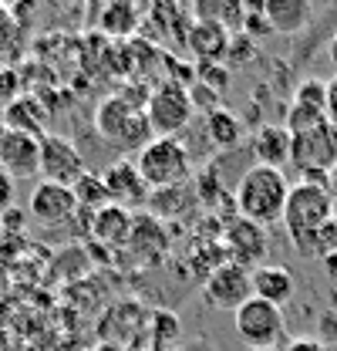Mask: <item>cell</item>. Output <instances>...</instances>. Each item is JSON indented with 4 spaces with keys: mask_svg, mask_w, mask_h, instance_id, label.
Masks as SVG:
<instances>
[{
    "mask_svg": "<svg viewBox=\"0 0 337 351\" xmlns=\"http://www.w3.org/2000/svg\"><path fill=\"white\" fill-rule=\"evenodd\" d=\"M250 284H253V298L280 307V311L294 298V277L280 263H260L256 270H250Z\"/></svg>",
    "mask_w": 337,
    "mask_h": 351,
    "instance_id": "16",
    "label": "cell"
},
{
    "mask_svg": "<svg viewBox=\"0 0 337 351\" xmlns=\"http://www.w3.org/2000/svg\"><path fill=\"white\" fill-rule=\"evenodd\" d=\"M206 135L212 138V145L229 149V145H236V142H240L243 125H240V119H236L229 108H216V112L206 115Z\"/></svg>",
    "mask_w": 337,
    "mask_h": 351,
    "instance_id": "23",
    "label": "cell"
},
{
    "mask_svg": "<svg viewBox=\"0 0 337 351\" xmlns=\"http://www.w3.org/2000/svg\"><path fill=\"white\" fill-rule=\"evenodd\" d=\"M250 351H277V348H250Z\"/></svg>",
    "mask_w": 337,
    "mask_h": 351,
    "instance_id": "35",
    "label": "cell"
},
{
    "mask_svg": "<svg viewBox=\"0 0 337 351\" xmlns=\"http://www.w3.org/2000/svg\"><path fill=\"white\" fill-rule=\"evenodd\" d=\"M84 169V159L78 152V145L58 132H47L41 138V179L44 182H58V186H75Z\"/></svg>",
    "mask_w": 337,
    "mask_h": 351,
    "instance_id": "9",
    "label": "cell"
},
{
    "mask_svg": "<svg viewBox=\"0 0 337 351\" xmlns=\"http://www.w3.org/2000/svg\"><path fill=\"white\" fill-rule=\"evenodd\" d=\"M95 351H128V348H122V345H115V341H105V345H98Z\"/></svg>",
    "mask_w": 337,
    "mask_h": 351,
    "instance_id": "33",
    "label": "cell"
},
{
    "mask_svg": "<svg viewBox=\"0 0 337 351\" xmlns=\"http://www.w3.org/2000/svg\"><path fill=\"white\" fill-rule=\"evenodd\" d=\"M263 17L270 21L273 34H297L314 17V7L307 0H266L263 3Z\"/></svg>",
    "mask_w": 337,
    "mask_h": 351,
    "instance_id": "19",
    "label": "cell"
},
{
    "mask_svg": "<svg viewBox=\"0 0 337 351\" xmlns=\"http://www.w3.org/2000/svg\"><path fill=\"white\" fill-rule=\"evenodd\" d=\"M189 101H192V108H203L206 115L216 112V108H223V95H216L212 88H206L203 82H196V85H189Z\"/></svg>",
    "mask_w": 337,
    "mask_h": 351,
    "instance_id": "28",
    "label": "cell"
},
{
    "mask_svg": "<svg viewBox=\"0 0 337 351\" xmlns=\"http://www.w3.org/2000/svg\"><path fill=\"white\" fill-rule=\"evenodd\" d=\"M7 135V122H3V112H0V138Z\"/></svg>",
    "mask_w": 337,
    "mask_h": 351,
    "instance_id": "34",
    "label": "cell"
},
{
    "mask_svg": "<svg viewBox=\"0 0 337 351\" xmlns=\"http://www.w3.org/2000/svg\"><path fill=\"white\" fill-rule=\"evenodd\" d=\"M98 27L108 34V38H132L138 27H142V10L135 3H105L101 14H98Z\"/></svg>",
    "mask_w": 337,
    "mask_h": 351,
    "instance_id": "20",
    "label": "cell"
},
{
    "mask_svg": "<svg viewBox=\"0 0 337 351\" xmlns=\"http://www.w3.org/2000/svg\"><path fill=\"white\" fill-rule=\"evenodd\" d=\"M280 351H327L317 338H294V341H287V348Z\"/></svg>",
    "mask_w": 337,
    "mask_h": 351,
    "instance_id": "31",
    "label": "cell"
},
{
    "mask_svg": "<svg viewBox=\"0 0 337 351\" xmlns=\"http://www.w3.org/2000/svg\"><path fill=\"white\" fill-rule=\"evenodd\" d=\"M186 47L203 64H223L226 47H229V31L223 24H216V21H189Z\"/></svg>",
    "mask_w": 337,
    "mask_h": 351,
    "instance_id": "14",
    "label": "cell"
},
{
    "mask_svg": "<svg viewBox=\"0 0 337 351\" xmlns=\"http://www.w3.org/2000/svg\"><path fill=\"white\" fill-rule=\"evenodd\" d=\"M287 237L303 257L317 254V237L334 223V199L331 189L314 186V182H294L287 193V206H284V219Z\"/></svg>",
    "mask_w": 337,
    "mask_h": 351,
    "instance_id": "2",
    "label": "cell"
},
{
    "mask_svg": "<svg viewBox=\"0 0 337 351\" xmlns=\"http://www.w3.org/2000/svg\"><path fill=\"white\" fill-rule=\"evenodd\" d=\"M132 162L142 176V182L159 193L182 186L192 173V159H189V149L182 145V138H152L145 149L135 152Z\"/></svg>",
    "mask_w": 337,
    "mask_h": 351,
    "instance_id": "4",
    "label": "cell"
},
{
    "mask_svg": "<svg viewBox=\"0 0 337 351\" xmlns=\"http://www.w3.org/2000/svg\"><path fill=\"white\" fill-rule=\"evenodd\" d=\"M327 58H331V64L337 68V34L331 38V44H327Z\"/></svg>",
    "mask_w": 337,
    "mask_h": 351,
    "instance_id": "32",
    "label": "cell"
},
{
    "mask_svg": "<svg viewBox=\"0 0 337 351\" xmlns=\"http://www.w3.org/2000/svg\"><path fill=\"white\" fill-rule=\"evenodd\" d=\"M0 169L14 182L41 176V138L21 135V132H7L0 138Z\"/></svg>",
    "mask_w": 337,
    "mask_h": 351,
    "instance_id": "11",
    "label": "cell"
},
{
    "mask_svg": "<svg viewBox=\"0 0 337 351\" xmlns=\"http://www.w3.org/2000/svg\"><path fill=\"white\" fill-rule=\"evenodd\" d=\"M192 101H189V88L179 82H159L149 91L145 101V119L155 138H179V132L192 122Z\"/></svg>",
    "mask_w": 337,
    "mask_h": 351,
    "instance_id": "5",
    "label": "cell"
},
{
    "mask_svg": "<svg viewBox=\"0 0 337 351\" xmlns=\"http://www.w3.org/2000/svg\"><path fill=\"white\" fill-rule=\"evenodd\" d=\"M149 338H152V348L155 351H168L179 341V317L168 314V311H155L152 324H149Z\"/></svg>",
    "mask_w": 337,
    "mask_h": 351,
    "instance_id": "24",
    "label": "cell"
},
{
    "mask_svg": "<svg viewBox=\"0 0 337 351\" xmlns=\"http://www.w3.org/2000/svg\"><path fill=\"white\" fill-rule=\"evenodd\" d=\"M101 179H105V189H108V196H112L115 206L132 210V206H142L149 199V186L142 182V176H138L132 159H118L115 166H108V173L101 176Z\"/></svg>",
    "mask_w": 337,
    "mask_h": 351,
    "instance_id": "15",
    "label": "cell"
},
{
    "mask_svg": "<svg viewBox=\"0 0 337 351\" xmlns=\"http://www.w3.org/2000/svg\"><path fill=\"white\" fill-rule=\"evenodd\" d=\"M71 193H75V203H78V213H98V210H105V206H112V196H108V189H105V179L95 173H84L75 186H71Z\"/></svg>",
    "mask_w": 337,
    "mask_h": 351,
    "instance_id": "22",
    "label": "cell"
},
{
    "mask_svg": "<svg viewBox=\"0 0 337 351\" xmlns=\"http://www.w3.org/2000/svg\"><path fill=\"white\" fill-rule=\"evenodd\" d=\"M149 91L152 88H122L108 98L98 101L95 108V132L122 149V152H138L145 149L155 135L149 129V119H145V101H149Z\"/></svg>",
    "mask_w": 337,
    "mask_h": 351,
    "instance_id": "1",
    "label": "cell"
},
{
    "mask_svg": "<svg viewBox=\"0 0 337 351\" xmlns=\"http://www.w3.org/2000/svg\"><path fill=\"white\" fill-rule=\"evenodd\" d=\"M253 156L256 166H270V169H284V162H290V132L284 125H260L253 132Z\"/></svg>",
    "mask_w": 337,
    "mask_h": 351,
    "instance_id": "18",
    "label": "cell"
},
{
    "mask_svg": "<svg viewBox=\"0 0 337 351\" xmlns=\"http://www.w3.org/2000/svg\"><path fill=\"white\" fill-rule=\"evenodd\" d=\"M196 82H203V85L212 88L216 95H223V91L229 88V68H226V64H203L199 75H196Z\"/></svg>",
    "mask_w": 337,
    "mask_h": 351,
    "instance_id": "27",
    "label": "cell"
},
{
    "mask_svg": "<svg viewBox=\"0 0 337 351\" xmlns=\"http://www.w3.org/2000/svg\"><path fill=\"white\" fill-rule=\"evenodd\" d=\"M24 54V24L10 7L0 3V68H14Z\"/></svg>",
    "mask_w": 337,
    "mask_h": 351,
    "instance_id": "21",
    "label": "cell"
},
{
    "mask_svg": "<svg viewBox=\"0 0 337 351\" xmlns=\"http://www.w3.org/2000/svg\"><path fill=\"white\" fill-rule=\"evenodd\" d=\"M287 193H290V182H287L284 169L250 166L236 182V210H240L243 219H250V223L266 230V226L284 219Z\"/></svg>",
    "mask_w": 337,
    "mask_h": 351,
    "instance_id": "3",
    "label": "cell"
},
{
    "mask_svg": "<svg viewBox=\"0 0 337 351\" xmlns=\"http://www.w3.org/2000/svg\"><path fill=\"white\" fill-rule=\"evenodd\" d=\"M226 250H229L233 263H240L247 270H256L260 261L266 257V230L250 223V219L236 217L226 226Z\"/></svg>",
    "mask_w": 337,
    "mask_h": 351,
    "instance_id": "12",
    "label": "cell"
},
{
    "mask_svg": "<svg viewBox=\"0 0 337 351\" xmlns=\"http://www.w3.org/2000/svg\"><path fill=\"white\" fill-rule=\"evenodd\" d=\"M14 199H17V182L0 169V217H3L7 210H14Z\"/></svg>",
    "mask_w": 337,
    "mask_h": 351,
    "instance_id": "29",
    "label": "cell"
},
{
    "mask_svg": "<svg viewBox=\"0 0 337 351\" xmlns=\"http://www.w3.org/2000/svg\"><path fill=\"white\" fill-rule=\"evenodd\" d=\"M290 162L300 173H327L337 162V129L331 122L290 135Z\"/></svg>",
    "mask_w": 337,
    "mask_h": 351,
    "instance_id": "8",
    "label": "cell"
},
{
    "mask_svg": "<svg viewBox=\"0 0 337 351\" xmlns=\"http://www.w3.org/2000/svg\"><path fill=\"white\" fill-rule=\"evenodd\" d=\"M297 108H310V112H324L327 105V82L324 78H303L294 91Z\"/></svg>",
    "mask_w": 337,
    "mask_h": 351,
    "instance_id": "25",
    "label": "cell"
},
{
    "mask_svg": "<svg viewBox=\"0 0 337 351\" xmlns=\"http://www.w3.org/2000/svg\"><path fill=\"white\" fill-rule=\"evenodd\" d=\"M132 230H135V213L125 206H105L91 217V233L98 243H108V247H122L132 243Z\"/></svg>",
    "mask_w": 337,
    "mask_h": 351,
    "instance_id": "17",
    "label": "cell"
},
{
    "mask_svg": "<svg viewBox=\"0 0 337 351\" xmlns=\"http://www.w3.org/2000/svg\"><path fill=\"white\" fill-rule=\"evenodd\" d=\"M324 115H327V122L337 129V75L327 82V105H324Z\"/></svg>",
    "mask_w": 337,
    "mask_h": 351,
    "instance_id": "30",
    "label": "cell"
},
{
    "mask_svg": "<svg viewBox=\"0 0 337 351\" xmlns=\"http://www.w3.org/2000/svg\"><path fill=\"white\" fill-rule=\"evenodd\" d=\"M3 122H7V132H21V135H34V138H44L47 135V122H51V112L38 95H17L10 98L3 108Z\"/></svg>",
    "mask_w": 337,
    "mask_h": 351,
    "instance_id": "13",
    "label": "cell"
},
{
    "mask_svg": "<svg viewBox=\"0 0 337 351\" xmlns=\"http://www.w3.org/2000/svg\"><path fill=\"white\" fill-rule=\"evenodd\" d=\"M27 213L34 223L41 226H64L78 217V203H75V193L68 186H58V182H38L31 189V199H27Z\"/></svg>",
    "mask_w": 337,
    "mask_h": 351,
    "instance_id": "10",
    "label": "cell"
},
{
    "mask_svg": "<svg viewBox=\"0 0 337 351\" xmlns=\"http://www.w3.org/2000/svg\"><path fill=\"white\" fill-rule=\"evenodd\" d=\"M233 328L247 348H277V341L284 338V311L260 298H250L243 307L233 311Z\"/></svg>",
    "mask_w": 337,
    "mask_h": 351,
    "instance_id": "6",
    "label": "cell"
},
{
    "mask_svg": "<svg viewBox=\"0 0 337 351\" xmlns=\"http://www.w3.org/2000/svg\"><path fill=\"white\" fill-rule=\"evenodd\" d=\"M253 298V284H250V270L240 263L226 261L219 267H212L206 284H203V301L216 311H236Z\"/></svg>",
    "mask_w": 337,
    "mask_h": 351,
    "instance_id": "7",
    "label": "cell"
},
{
    "mask_svg": "<svg viewBox=\"0 0 337 351\" xmlns=\"http://www.w3.org/2000/svg\"><path fill=\"white\" fill-rule=\"evenodd\" d=\"M256 51H260V44L247 38L243 31H236V34H229V47H226V58H223V64L233 71V68H243V64H250L253 58H256Z\"/></svg>",
    "mask_w": 337,
    "mask_h": 351,
    "instance_id": "26",
    "label": "cell"
}]
</instances>
